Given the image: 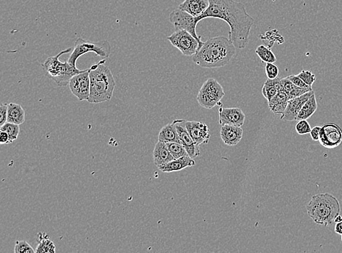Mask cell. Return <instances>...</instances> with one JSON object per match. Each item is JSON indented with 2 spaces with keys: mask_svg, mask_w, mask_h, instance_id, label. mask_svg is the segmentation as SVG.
<instances>
[{
  "mask_svg": "<svg viewBox=\"0 0 342 253\" xmlns=\"http://www.w3.org/2000/svg\"><path fill=\"white\" fill-rule=\"evenodd\" d=\"M210 6L198 22L207 18L221 19L230 27L229 40L238 49H244L249 43L254 19L246 11L242 3L234 0H209Z\"/></svg>",
  "mask_w": 342,
  "mask_h": 253,
  "instance_id": "cell-1",
  "label": "cell"
},
{
  "mask_svg": "<svg viewBox=\"0 0 342 253\" xmlns=\"http://www.w3.org/2000/svg\"><path fill=\"white\" fill-rule=\"evenodd\" d=\"M236 53V48L228 37L219 36L209 39L193 56L196 64L202 68L214 69L229 64Z\"/></svg>",
  "mask_w": 342,
  "mask_h": 253,
  "instance_id": "cell-2",
  "label": "cell"
},
{
  "mask_svg": "<svg viewBox=\"0 0 342 253\" xmlns=\"http://www.w3.org/2000/svg\"><path fill=\"white\" fill-rule=\"evenodd\" d=\"M106 59L90 67V97L88 100L90 103L108 102L113 97L116 81L110 68L105 64Z\"/></svg>",
  "mask_w": 342,
  "mask_h": 253,
  "instance_id": "cell-3",
  "label": "cell"
},
{
  "mask_svg": "<svg viewBox=\"0 0 342 253\" xmlns=\"http://www.w3.org/2000/svg\"><path fill=\"white\" fill-rule=\"evenodd\" d=\"M306 211L314 223L328 226L340 215L341 206L335 196L325 193L312 196L306 205Z\"/></svg>",
  "mask_w": 342,
  "mask_h": 253,
  "instance_id": "cell-4",
  "label": "cell"
},
{
  "mask_svg": "<svg viewBox=\"0 0 342 253\" xmlns=\"http://www.w3.org/2000/svg\"><path fill=\"white\" fill-rule=\"evenodd\" d=\"M72 50L73 48H69L60 52L56 56L48 58L42 64L45 74L55 81L58 87H63L69 85V81L74 75L83 71L72 66L67 61H62L59 59L61 55L70 53Z\"/></svg>",
  "mask_w": 342,
  "mask_h": 253,
  "instance_id": "cell-5",
  "label": "cell"
},
{
  "mask_svg": "<svg viewBox=\"0 0 342 253\" xmlns=\"http://www.w3.org/2000/svg\"><path fill=\"white\" fill-rule=\"evenodd\" d=\"M89 52H93L102 58H108L111 53V45L108 40L90 42L79 37L74 43L72 53L67 61L72 66H76L77 59Z\"/></svg>",
  "mask_w": 342,
  "mask_h": 253,
  "instance_id": "cell-6",
  "label": "cell"
},
{
  "mask_svg": "<svg viewBox=\"0 0 342 253\" xmlns=\"http://www.w3.org/2000/svg\"><path fill=\"white\" fill-rule=\"evenodd\" d=\"M225 96L223 88L218 80L209 78L204 82L197 96V101L206 109H212L220 105V100Z\"/></svg>",
  "mask_w": 342,
  "mask_h": 253,
  "instance_id": "cell-7",
  "label": "cell"
},
{
  "mask_svg": "<svg viewBox=\"0 0 342 253\" xmlns=\"http://www.w3.org/2000/svg\"><path fill=\"white\" fill-rule=\"evenodd\" d=\"M169 22L174 26L175 31L181 30V29L187 31L197 39L199 43V48L202 46L204 42L202 41L201 36L197 35V30H196L197 24L199 23L197 17H194L189 13L178 8L170 14Z\"/></svg>",
  "mask_w": 342,
  "mask_h": 253,
  "instance_id": "cell-8",
  "label": "cell"
},
{
  "mask_svg": "<svg viewBox=\"0 0 342 253\" xmlns=\"http://www.w3.org/2000/svg\"><path fill=\"white\" fill-rule=\"evenodd\" d=\"M167 40L184 56H193L199 48V43L197 39L183 29L175 31L173 35L167 37Z\"/></svg>",
  "mask_w": 342,
  "mask_h": 253,
  "instance_id": "cell-9",
  "label": "cell"
},
{
  "mask_svg": "<svg viewBox=\"0 0 342 253\" xmlns=\"http://www.w3.org/2000/svg\"><path fill=\"white\" fill-rule=\"evenodd\" d=\"M69 87L80 101H88L90 97V68L74 75L69 81Z\"/></svg>",
  "mask_w": 342,
  "mask_h": 253,
  "instance_id": "cell-10",
  "label": "cell"
},
{
  "mask_svg": "<svg viewBox=\"0 0 342 253\" xmlns=\"http://www.w3.org/2000/svg\"><path fill=\"white\" fill-rule=\"evenodd\" d=\"M319 142L327 149H333L342 143V130L335 123H326L321 127Z\"/></svg>",
  "mask_w": 342,
  "mask_h": 253,
  "instance_id": "cell-11",
  "label": "cell"
},
{
  "mask_svg": "<svg viewBox=\"0 0 342 253\" xmlns=\"http://www.w3.org/2000/svg\"><path fill=\"white\" fill-rule=\"evenodd\" d=\"M174 122L175 126H176L177 130H178L179 137L181 138V142L185 148L187 150L188 153L191 158H195L200 155V149H199V145H197L194 139H192L191 136L190 135L189 131L186 128V121L183 119L175 120Z\"/></svg>",
  "mask_w": 342,
  "mask_h": 253,
  "instance_id": "cell-12",
  "label": "cell"
},
{
  "mask_svg": "<svg viewBox=\"0 0 342 253\" xmlns=\"http://www.w3.org/2000/svg\"><path fill=\"white\" fill-rule=\"evenodd\" d=\"M245 118V115L240 108L220 107L219 109V123L221 126L229 124L241 127L244 125Z\"/></svg>",
  "mask_w": 342,
  "mask_h": 253,
  "instance_id": "cell-13",
  "label": "cell"
},
{
  "mask_svg": "<svg viewBox=\"0 0 342 253\" xmlns=\"http://www.w3.org/2000/svg\"><path fill=\"white\" fill-rule=\"evenodd\" d=\"M313 94H314V92L312 90L300 96L299 97L290 100L286 110H285V113L282 115L280 119L286 121H296V118H297L300 110Z\"/></svg>",
  "mask_w": 342,
  "mask_h": 253,
  "instance_id": "cell-14",
  "label": "cell"
},
{
  "mask_svg": "<svg viewBox=\"0 0 342 253\" xmlns=\"http://www.w3.org/2000/svg\"><path fill=\"white\" fill-rule=\"evenodd\" d=\"M186 126L190 135L197 145L208 143L210 134L208 126L206 123L198 121H186Z\"/></svg>",
  "mask_w": 342,
  "mask_h": 253,
  "instance_id": "cell-15",
  "label": "cell"
},
{
  "mask_svg": "<svg viewBox=\"0 0 342 253\" xmlns=\"http://www.w3.org/2000/svg\"><path fill=\"white\" fill-rule=\"evenodd\" d=\"M243 137V129L239 126L226 124L221 126L220 137L223 143L228 146L237 145Z\"/></svg>",
  "mask_w": 342,
  "mask_h": 253,
  "instance_id": "cell-16",
  "label": "cell"
},
{
  "mask_svg": "<svg viewBox=\"0 0 342 253\" xmlns=\"http://www.w3.org/2000/svg\"><path fill=\"white\" fill-rule=\"evenodd\" d=\"M209 6V0H185L178 6V8L194 17H199L207 11Z\"/></svg>",
  "mask_w": 342,
  "mask_h": 253,
  "instance_id": "cell-17",
  "label": "cell"
},
{
  "mask_svg": "<svg viewBox=\"0 0 342 253\" xmlns=\"http://www.w3.org/2000/svg\"><path fill=\"white\" fill-rule=\"evenodd\" d=\"M195 165L196 161L194 158L188 155V156H183L178 159L172 160L166 164L158 166V168L163 173H168L181 171L187 167L194 166Z\"/></svg>",
  "mask_w": 342,
  "mask_h": 253,
  "instance_id": "cell-18",
  "label": "cell"
},
{
  "mask_svg": "<svg viewBox=\"0 0 342 253\" xmlns=\"http://www.w3.org/2000/svg\"><path fill=\"white\" fill-rule=\"evenodd\" d=\"M153 154L154 163L158 167L175 159L168 150L166 144L160 141L155 144Z\"/></svg>",
  "mask_w": 342,
  "mask_h": 253,
  "instance_id": "cell-19",
  "label": "cell"
},
{
  "mask_svg": "<svg viewBox=\"0 0 342 253\" xmlns=\"http://www.w3.org/2000/svg\"><path fill=\"white\" fill-rule=\"evenodd\" d=\"M289 100V96L285 91L278 92L275 97L268 102L269 108L275 114L283 115L286 110Z\"/></svg>",
  "mask_w": 342,
  "mask_h": 253,
  "instance_id": "cell-20",
  "label": "cell"
},
{
  "mask_svg": "<svg viewBox=\"0 0 342 253\" xmlns=\"http://www.w3.org/2000/svg\"><path fill=\"white\" fill-rule=\"evenodd\" d=\"M158 141L166 142H178L182 144L174 122L168 123L160 129Z\"/></svg>",
  "mask_w": 342,
  "mask_h": 253,
  "instance_id": "cell-21",
  "label": "cell"
},
{
  "mask_svg": "<svg viewBox=\"0 0 342 253\" xmlns=\"http://www.w3.org/2000/svg\"><path fill=\"white\" fill-rule=\"evenodd\" d=\"M25 121V111L19 104H8V122L21 125Z\"/></svg>",
  "mask_w": 342,
  "mask_h": 253,
  "instance_id": "cell-22",
  "label": "cell"
},
{
  "mask_svg": "<svg viewBox=\"0 0 342 253\" xmlns=\"http://www.w3.org/2000/svg\"><path fill=\"white\" fill-rule=\"evenodd\" d=\"M317 108H318V105H317V100H316L315 95L313 94L300 110L297 118H296V121L307 120L317 111Z\"/></svg>",
  "mask_w": 342,
  "mask_h": 253,
  "instance_id": "cell-23",
  "label": "cell"
},
{
  "mask_svg": "<svg viewBox=\"0 0 342 253\" xmlns=\"http://www.w3.org/2000/svg\"><path fill=\"white\" fill-rule=\"evenodd\" d=\"M39 244L35 252L47 253L56 252V246L46 233H38Z\"/></svg>",
  "mask_w": 342,
  "mask_h": 253,
  "instance_id": "cell-24",
  "label": "cell"
},
{
  "mask_svg": "<svg viewBox=\"0 0 342 253\" xmlns=\"http://www.w3.org/2000/svg\"><path fill=\"white\" fill-rule=\"evenodd\" d=\"M255 53L263 62L275 63L277 61L275 53L272 51L270 47L266 46V45H261L258 46L255 50Z\"/></svg>",
  "mask_w": 342,
  "mask_h": 253,
  "instance_id": "cell-25",
  "label": "cell"
},
{
  "mask_svg": "<svg viewBox=\"0 0 342 253\" xmlns=\"http://www.w3.org/2000/svg\"><path fill=\"white\" fill-rule=\"evenodd\" d=\"M278 80V77L275 79H269L266 81L265 83H264V87L262 89V94L264 97L268 100H272L274 97L276 96V94L278 93V91H277L276 84Z\"/></svg>",
  "mask_w": 342,
  "mask_h": 253,
  "instance_id": "cell-26",
  "label": "cell"
},
{
  "mask_svg": "<svg viewBox=\"0 0 342 253\" xmlns=\"http://www.w3.org/2000/svg\"><path fill=\"white\" fill-rule=\"evenodd\" d=\"M166 144L168 150L171 152L175 159L189 155L187 150L185 148L183 144L178 143V142H166Z\"/></svg>",
  "mask_w": 342,
  "mask_h": 253,
  "instance_id": "cell-27",
  "label": "cell"
},
{
  "mask_svg": "<svg viewBox=\"0 0 342 253\" xmlns=\"http://www.w3.org/2000/svg\"><path fill=\"white\" fill-rule=\"evenodd\" d=\"M0 131H4L7 132L11 139V143L14 141L18 139L19 134H20V127L19 125L15 123L6 122L0 128Z\"/></svg>",
  "mask_w": 342,
  "mask_h": 253,
  "instance_id": "cell-28",
  "label": "cell"
},
{
  "mask_svg": "<svg viewBox=\"0 0 342 253\" xmlns=\"http://www.w3.org/2000/svg\"><path fill=\"white\" fill-rule=\"evenodd\" d=\"M15 253H35V249L27 241H17L15 246Z\"/></svg>",
  "mask_w": 342,
  "mask_h": 253,
  "instance_id": "cell-29",
  "label": "cell"
},
{
  "mask_svg": "<svg viewBox=\"0 0 342 253\" xmlns=\"http://www.w3.org/2000/svg\"><path fill=\"white\" fill-rule=\"evenodd\" d=\"M296 131L300 135H304V134H310L312 128L307 120H301L296 125Z\"/></svg>",
  "mask_w": 342,
  "mask_h": 253,
  "instance_id": "cell-30",
  "label": "cell"
},
{
  "mask_svg": "<svg viewBox=\"0 0 342 253\" xmlns=\"http://www.w3.org/2000/svg\"><path fill=\"white\" fill-rule=\"evenodd\" d=\"M298 76L301 79L306 85L309 86V87H312V85L316 80L315 74H313L310 71L307 70H302Z\"/></svg>",
  "mask_w": 342,
  "mask_h": 253,
  "instance_id": "cell-31",
  "label": "cell"
},
{
  "mask_svg": "<svg viewBox=\"0 0 342 253\" xmlns=\"http://www.w3.org/2000/svg\"><path fill=\"white\" fill-rule=\"evenodd\" d=\"M265 72L269 79H275L278 77L279 68L274 63H266Z\"/></svg>",
  "mask_w": 342,
  "mask_h": 253,
  "instance_id": "cell-32",
  "label": "cell"
},
{
  "mask_svg": "<svg viewBox=\"0 0 342 253\" xmlns=\"http://www.w3.org/2000/svg\"><path fill=\"white\" fill-rule=\"evenodd\" d=\"M281 83L283 85L285 92L288 94L289 97L291 94L293 93V91L295 90V89L297 87L288 79V77H285V78H281Z\"/></svg>",
  "mask_w": 342,
  "mask_h": 253,
  "instance_id": "cell-33",
  "label": "cell"
},
{
  "mask_svg": "<svg viewBox=\"0 0 342 253\" xmlns=\"http://www.w3.org/2000/svg\"><path fill=\"white\" fill-rule=\"evenodd\" d=\"M8 104H3L0 106V126L8 122Z\"/></svg>",
  "mask_w": 342,
  "mask_h": 253,
  "instance_id": "cell-34",
  "label": "cell"
},
{
  "mask_svg": "<svg viewBox=\"0 0 342 253\" xmlns=\"http://www.w3.org/2000/svg\"><path fill=\"white\" fill-rule=\"evenodd\" d=\"M288 79L294 84L295 86L301 88H307L310 87L309 86L306 85L305 82H304L298 75H295V74H291V75L288 76Z\"/></svg>",
  "mask_w": 342,
  "mask_h": 253,
  "instance_id": "cell-35",
  "label": "cell"
},
{
  "mask_svg": "<svg viewBox=\"0 0 342 253\" xmlns=\"http://www.w3.org/2000/svg\"><path fill=\"white\" fill-rule=\"evenodd\" d=\"M320 126H314L313 129H312V131L310 132L311 137H312V140L313 141H319V138H320Z\"/></svg>",
  "mask_w": 342,
  "mask_h": 253,
  "instance_id": "cell-36",
  "label": "cell"
},
{
  "mask_svg": "<svg viewBox=\"0 0 342 253\" xmlns=\"http://www.w3.org/2000/svg\"><path fill=\"white\" fill-rule=\"evenodd\" d=\"M0 143L2 145L11 143L9 135H8V133L6 132V131H0Z\"/></svg>",
  "mask_w": 342,
  "mask_h": 253,
  "instance_id": "cell-37",
  "label": "cell"
},
{
  "mask_svg": "<svg viewBox=\"0 0 342 253\" xmlns=\"http://www.w3.org/2000/svg\"><path fill=\"white\" fill-rule=\"evenodd\" d=\"M334 230L335 233L342 235V221L335 223Z\"/></svg>",
  "mask_w": 342,
  "mask_h": 253,
  "instance_id": "cell-38",
  "label": "cell"
},
{
  "mask_svg": "<svg viewBox=\"0 0 342 253\" xmlns=\"http://www.w3.org/2000/svg\"><path fill=\"white\" fill-rule=\"evenodd\" d=\"M341 221H342V217L340 215H337V216L335 217L334 223H339V222Z\"/></svg>",
  "mask_w": 342,
  "mask_h": 253,
  "instance_id": "cell-39",
  "label": "cell"
},
{
  "mask_svg": "<svg viewBox=\"0 0 342 253\" xmlns=\"http://www.w3.org/2000/svg\"><path fill=\"white\" fill-rule=\"evenodd\" d=\"M341 241H342V235H341Z\"/></svg>",
  "mask_w": 342,
  "mask_h": 253,
  "instance_id": "cell-40",
  "label": "cell"
}]
</instances>
